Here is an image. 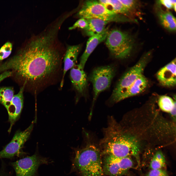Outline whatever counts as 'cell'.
I'll return each instance as SVG.
<instances>
[{
  "label": "cell",
  "mask_w": 176,
  "mask_h": 176,
  "mask_svg": "<svg viewBox=\"0 0 176 176\" xmlns=\"http://www.w3.org/2000/svg\"><path fill=\"white\" fill-rule=\"evenodd\" d=\"M109 32L108 29L106 28L100 33L90 37L88 39L85 50L81 56L79 64L83 68L89 55L97 46L106 39Z\"/></svg>",
  "instance_id": "cell-15"
},
{
  "label": "cell",
  "mask_w": 176,
  "mask_h": 176,
  "mask_svg": "<svg viewBox=\"0 0 176 176\" xmlns=\"http://www.w3.org/2000/svg\"><path fill=\"white\" fill-rule=\"evenodd\" d=\"M81 49L80 44L67 45L64 56L63 73L60 85L61 88L63 86L64 78L66 73L76 65L77 57Z\"/></svg>",
  "instance_id": "cell-14"
},
{
  "label": "cell",
  "mask_w": 176,
  "mask_h": 176,
  "mask_svg": "<svg viewBox=\"0 0 176 176\" xmlns=\"http://www.w3.org/2000/svg\"><path fill=\"white\" fill-rule=\"evenodd\" d=\"M33 126V121L24 130L17 131L10 142L0 151V158H11L19 155L22 147L30 137Z\"/></svg>",
  "instance_id": "cell-10"
},
{
  "label": "cell",
  "mask_w": 176,
  "mask_h": 176,
  "mask_svg": "<svg viewBox=\"0 0 176 176\" xmlns=\"http://www.w3.org/2000/svg\"><path fill=\"white\" fill-rule=\"evenodd\" d=\"M156 2L162 5L168 9H173L175 11H176V0H160L157 1Z\"/></svg>",
  "instance_id": "cell-25"
},
{
  "label": "cell",
  "mask_w": 176,
  "mask_h": 176,
  "mask_svg": "<svg viewBox=\"0 0 176 176\" xmlns=\"http://www.w3.org/2000/svg\"><path fill=\"white\" fill-rule=\"evenodd\" d=\"M25 87V85H23L18 93L14 95L11 104L7 110L10 123L8 130L9 132H10L13 126L18 119L21 112L23 106V92Z\"/></svg>",
  "instance_id": "cell-12"
},
{
  "label": "cell",
  "mask_w": 176,
  "mask_h": 176,
  "mask_svg": "<svg viewBox=\"0 0 176 176\" xmlns=\"http://www.w3.org/2000/svg\"><path fill=\"white\" fill-rule=\"evenodd\" d=\"M150 53L148 52L144 55L120 79L110 98V103L113 104L116 98L143 74L145 67L149 60Z\"/></svg>",
  "instance_id": "cell-7"
},
{
  "label": "cell",
  "mask_w": 176,
  "mask_h": 176,
  "mask_svg": "<svg viewBox=\"0 0 176 176\" xmlns=\"http://www.w3.org/2000/svg\"><path fill=\"white\" fill-rule=\"evenodd\" d=\"M99 1L107 9L118 14H121L130 18L131 12L119 0H103Z\"/></svg>",
  "instance_id": "cell-18"
},
{
  "label": "cell",
  "mask_w": 176,
  "mask_h": 176,
  "mask_svg": "<svg viewBox=\"0 0 176 176\" xmlns=\"http://www.w3.org/2000/svg\"><path fill=\"white\" fill-rule=\"evenodd\" d=\"M100 141L102 154L122 157L133 156L139 161V142L122 129L113 117L108 118V125L103 129Z\"/></svg>",
  "instance_id": "cell-2"
},
{
  "label": "cell",
  "mask_w": 176,
  "mask_h": 176,
  "mask_svg": "<svg viewBox=\"0 0 176 176\" xmlns=\"http://www.w3.org/2000/svg\"><path fill=\"white\" fill-rule=\"evenodd\" d=\"M176 59L160 69L157 73V78L163 86L167 87L176 85Z\"/></svg>",
  "instance_id": "cell-13"
},
{
  "label": "cell",
  "mask_w": 176,
  "mask_h": 176,
  "mask_svg": "<svg viewBox=\"0 0 176 176\" xmlns=\"http://www.w3.org/2000/svg\"><path fill=\"white\" fill-rule=\"evenodd\" d=\"M171 117L174 122L176 121V105H175L169 113Z\"/></svg>",
  "instance_id": "cell-29"
},
{
  "label": "cell",
  "mask_w": 176,
  "mask_h": 176,
  "mask_svg": "<svg viewBox=\"0 0 176 176\" xmlns=\"http://www.w3.org/2000/svg\"><path fill=\"white\" fill-rule=\"evenodd\" d=\"M12 44L9 42L5 43L0 49V61L7 57L12 49Z\"/></svg>",
  "instance_id": "cell-22"
},
{
  "label": "cell",
  "mask_w": 176,
  "mask_h": 176,
  "mask_svg": "<svg viewBox=\"0 0 176 176\" xmlns=\"http://www.w3.org/2000/svg\"><path fill=\"white\" fill-rule=\"evenodd\" d=\"M12 72L8 70L5 71L0 74V82L3 80L8 77L11 76Z\"/></svg>",
  "instance_id": "cell-28"
},
{
  "label": "cell",
  "mask_w": 176,
  "mask_h": 176,
  "mask_svg": "<svg viewBox=\"0 0 176 176\" xmlns=\"http://www.w3.org/2000/svg\"><path fill=\"white\" fill-rule=\"evenodd\" d=\"M87 20L88 26L84 30L86 34L90 37L102 33L106 28V26L109 22L97 19H87Z\"/></svg>",
  "instance_id": "cell-19"
},
{
  "label": "cell",
  "mask_w": 176,
  "mask_h": 176,
  "mask_svg": "<svg viewBox=\"0 0 176 176\" xmlns=\"http://www.w3.org/2000/svg\"><path fill=\"white\" fill-rule=\"evenodd\" d=\"M120 2L131 11L137 8L138 2L136 0H119Z\"/></svg>",
  "instance_id": "cell-26"
},
{
  "label": "cell",
  "mask_w": 176,
  "mask_h": 176,
  "mask_svg": "<svg viewBox=\"0 0 176 176\" xmlns=\"http://www.w3.org/2000/svg\"><path fill=\"white\" fill-rule=\"evenodd\" d=\"M102 165L104 174L110 176H121L133 167V163L130 157H118L105 155Z\"/></svg>",
  "instance_id": "cell-9"
},
{
  "label": "cell",
  "mask_w": 176,
  "mask_h": 176,
  "mask_svg": "<svg viewBox=\"0 0 176 176\" xmlns=\"http://www.w3.org/2000/svg\"><path fill=\"white\" fill-rule=\"evenodd\" d=\"M48 163L47 159L41 156L37 152L11 163L16 176H35L38 167Z\"/></svg>",
  "instance_id": "cell-8"
},
{
  "label": "cell",
  "mask_w": 176,
  "mask_h": 176,
  "mask_svg": "<svg viewBox=\"0 0 176 176\" xmlns=\"http://www.w3.org/2000/svg\"><path fill=\"white\" fill-rule=\"evenodd\" d=\"M61 24L53 22L33 35L16 54L0 64V73L12 72V76L25 86L39 84L55 73L66 49L58 39Z\"/></svg>",
  "instance_id": "cell-1"
},
{
  "label": "cell",
  "mask_w": 176,
  "mask_h": 176,
  "mask_svg": "<svg viewBox=\"0 0 176 176\" xmlns=\"http://www.w3.org/2000/svg\"><path fill=\"white\" fill-rule=\"evenodd\" d=\"M148 84V81L147 79L143 74L142 75L116 98L114 104L140 93L145 89Z\"/></svg>",
  "instance_id": "cell-16"
},
{
  "label": "cell",
  "mask_w": 176,
  "mask_h": 176,
  "mask_svg": "<svg viewBox=\"0 0 176 176\" xmlns=\"http://www.w3.org/2000/svg\"><path fill=\"white\" fill-rule=\"evenodd\" d=\"M145 176H168L166 172L162 169H151Z\"/></svg>",
  "instance_id": "cell-27"
},
{
  "label": "cell",
  "mask_w": 176,
  "mask_h": 176,
  "mask_svg": "<svg viewBox=\"0 0 176 176\" xmlns=\"http://www.w3.org/2000/svg\"><path fill=\"white\" fill-rule=\"evenodd\" d=\"M101 154L100 150L88 141L84 147L76 150L73 166L82 176H103Z\"/></svg>",
  "instance_id": "cell-3"
},
{
  "label": "cell",
  "mask_w": 176,
  "mask_h": 176,
  "mask_svg": "<svg viewBox=\"0 0 176 176\" xmlns=\"http://www.w3.org/2000/svg\"><path fill=\"white\" fill-rule=\"evenodd\" d=\"M106 39V45L111 54L119 59L128 57L135 44V40L132 35L118 29L109 32Z\"/></svg>",
  "instance_id": "cell-4"
},
{
  "label": "cell",
  "mask_w": 176,
  "mask_h": 176,
  "mask_svg": "<svg viewBox=\"0 0 176 176\" xmlns=\"http://www.w3.org/2000/svg\"><path fill=\"white\" fill-rule=\"evenodd\" d=\"M14 91L11 87H0V103L7 110L11 104Z\"/></svg>",
  "instance_id": "cell-20"
},
{
  "label": "cell",
  "mask_w": 176,
  "mask_h": 176,
  "mask_svg": "<svg viewBox=\"0 0 176 176\" xmlns=\"http://www.w3.org/2000/svg\"><path fill=\"white\" fill-rule=\"evenodd\" d=\"M88 25V22L87 19L80 18L72 26L69 27L68 29L72 30L78 28L84 30L87 28Z\"/></svg>",
  "instance_id": "cell-23"
},
{
  "label": "cell",
  "mask_w": 176,
  "mask_h": 176,
  "mask_svg": "<svg viewBox=\"0 0 176 176\" xmlns=\"http://www.w3.org/2000/svg\"><path fill=\"white\" fill-rule=\"evenodd\" d=\"M157 15L162 27L169 31H176V18L172 13L168 11H164L161 5L157 3Z\"/></svg>",
  "instance_id": "cell-17"
},
{
  "label": "cell",
  "mask_w": 176,
  "mask_h": 176,
  "mask_svg": "<svg viewBox=\"0 0 176 176\" xmlns=\"http://www.w3.org/2000/svg\"><path fill=\"white\" fill-rule=\"evenodd\" d=\"M165 165V162L153 156L150 163V167L151 169H160L164 167Z\"/></svg>",
  "instance_id": "cell-24"
},
{
  "label": "cell",
  "mask_w": 176,
  "mask_h": 176,
  "mask_svg": "<svg viewBox=\"0 0 176 176\" xmlns=\"http://www.w3.org/2000/svg\"><path fill=\"white\" fill-rule=\"evenodd\" d=\"M175 100L167 96H161L158 100V106L162 111L169 113L176 105Z\"/></svg>",
  "instance_id": "cell-21"
},
{
  "label": "cell",
  "mask_w": 176,
  "mask_h": 176,
  "mask_svg": "<svg viewBox=\"0 0 176 176\" xmlns=\"http://www.w3.org/2000/svg\"><path fill=\"white\" fill-rule=\"evenodd\" d=\"M76 15L79 18L97 19L109 22H132V20L125 16L114 13L107 9L98 0L85 2Z\"/></svg>",
  "instance_id": "cell-5"
},
{
  "label": "cell",
  "mask_w": 176,
  "mask_h": 176,
  "mask_svg": "<svg viewBox=\"0 0 176 176\" xmlns=\"http://www.w3.org/2000/svg\"><path fill=\"white\" fill-rule=\"evenodd\" d=\"M79 64L71 69L70 77L73 88L80 96H84L88 86L86 75Z\"/></svg>",
  "instance_id": "cell-11"
},
{
  "label": "cell",
  "mask_w": 176,
  "mask_h": 176,
  "mask_svg": "<svg viewBox=\"0 0 176 176\" xmlns=\"http://www.w3.org/2000/svg\"><path fill=\"white\" fill-rule=\"evenodd\" d=\"M115 71V67L110 65L97 67L92 71L89 79L92 84L94 97L89 118L92 117L93 105L98 96L101 92L109 88Z\"/></svg>",
  "instance_id": "cell-6"
}]
</instances>
